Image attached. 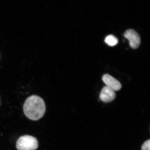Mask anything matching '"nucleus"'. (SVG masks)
<instances>
[{"instance_id": "8", "label": "nucleus", "mask_w": 150, "mask_h": 150, "mask_svg": "<svg viewBox=\"0 0 150 150\" xmlns=\"http://www.w3.org/2000/svg\"><path fill=\"white\" fill-rule=\"evenodd\" d=\"M0 59H1V55H0Z\"/></svg>"}, {"instance_id": "7", "label": "nucleus", "mask_w": 150, "mask_h": 150, "mask_svg": "<svg viewBox=\"0 0 150 150\" xmlns=\"http://www.w3.org/2000/svg\"><path fill=\"white\" fill-rule=\"evenodd\" d=\"M142 150H150V140L146 141L142 146Z\"/></svg>"}, {"instance_id": "3", "label": "nucleus", "mask_w": 150, "mask_h": 150, "mask_svg": "<svg viewBox=\"0 0 150 150\" xmlns=\"http://www.w3.org/2000/svg\"><path fill=\"white\" fill-rule=\"evenodd\" d=\"M124 37L128 39L129 45L134 49H137L141 44V38L139 34L133 29L126 30L124 34Z\"/></svg>"}, {"instance_id": "2", "label": "nucleus", "mask_w": 150, "mask_h": 150, "mask_svg": "<svg viewBox=\"0 0 150 150\" xmlns=\"http://www.w3.org/2000/svg\"><path fill=\"white\" fill-rule=\"evenodd\" d=\"M38 147L37 139L29 135L21 136L16 142V147L18 150H35Z\"/></svg>"}, {"instance_id": "1", "label": "nucleus", "mask_w": 150, "mask_h": 150, "mask_svg": "<svg viewBox=\"0 0 150 150\" xmlns=\"http://www.w3.org/2000/svg\"><path fill=\"white\" fill-rule=\"evenodd\" d=\"M46 110V104L43 98L35 95L28 97L23 105L25 115L33 121H37L42 118Z\"/></svg>"}, {"instance_id": "4", "label": "nucleus", "mask_w": 150, "mask_h": 150, "mask_svg": "<svg viewBox=\"0 0 150 150\" xmlns=\"http://www.w3.org/2000/svg\"><path fill=\"white\" fill-rule=\"evenodd\" d=\"M102 80L106 86L112 89L114 91H118L121 88V83L115 78L108 74L103 75Z\"/></svg>"}, {"instance_id": "6", "label": "nucleus", "mask_w": 150, "mask_h": 150, "mask_svg": "<svg viewBox=\"0 0 150 150\" xmlns=\"http://www.w3.org/2000/svg\"><path fill=\"white\" fill-rule=\"evenodd\" d=\"M105 42L110 46H115L118 43V39L115 36L112 35H108L105 39Z\"/></svg>"}, {"instance_id": "5", "label": "nucleus", "mask_w": 150, "mask_h": 150, "mask_svg": "<svg viewBox=\"0 0 150 150\" xmlns=\"http://www.w3.org/2000/svg\"><path fill=\"white\" fill-rule=\"evenodd\" d=\"M115 97L116 94L115 91L106 86L102 89L100 94V98L105 103H109L113 101Z\"/></svg>"}]
</instances>
